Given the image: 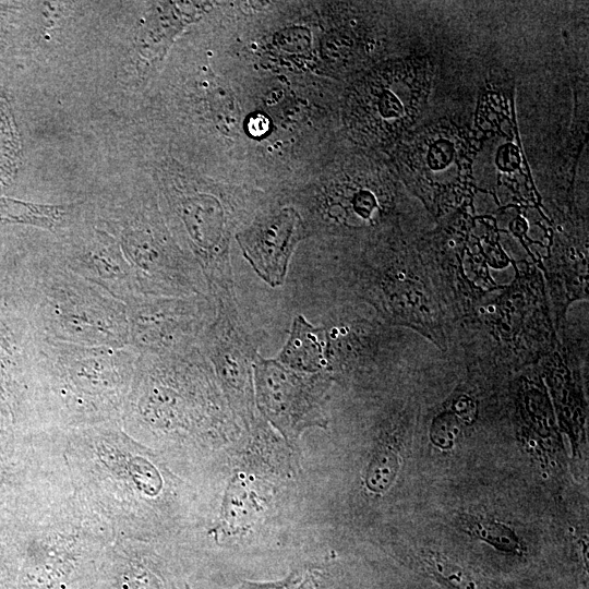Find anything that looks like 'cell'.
Here are the masks:
<instances>
[{
  "label": "cell",
  "mask_w": 589,
  "mask_h": 589,
  "mask_svg": "<svg viewBox=\"0 0 589 589\" xmlns=\"http://www.w3.org/2000/svg\"><path fill=\"white\" fill-rule=\"evenodd\" d=\"M58 433L74 492L115 538L157 539L177 494L156 452L120 422Z\"/></svg>",
  "instance_id": "cell-1"
},
{
  "label": "cell",
  "mask_w": 589,
  "mask_h": 589,
  "mask_svg": "<svg viewBox=\"0 0 589 589\" xmlns=\"http://www.w3.org/2000/svg\"><path fill=\"white\" fill-rule=\"evenodd\" d=\"M215 377L199 344L167 354H140L122 429L154 452L168 442L202 438L217 420Z\"/></svg>",
  "instance_id": "cell-2"
},
{
  "label": "cell",
  "mask_w": 589,
  "mask_h": 589,
  "mask_svg": "<svg viewBox=\"0 0 589 589\" xmlns=\"http://www.w3.org/2000/svg\"><path fill=\"white\" fill-rule=\"evenodd\" d=\"M36 389L45 431L120 422L140 352L45 341Z\"/></svg>",
  "instance_id": "cell-3"
},
{
  "label": "cell",
  "mask_w": 589,
  "mask_h": 589,
  "mask_svg": "<svg viewBox=\"0 0 589 589\" xmlns=\"http://www.w3.org/2000/svg\"><path fill=\"white\" fill-rule=\"evenodd\" d=\"M22 531L19 589L67 587L116 539L74 490L36 512Z\"/></svg>",
  "instance_id": "cell-4"
},
{
  "label": "cell",
  "mask_w": 589,
  "mask_h": 589,
  "mask_svg": "<svg viewBox=\"0 0 589 589\" xmlns=\"http://www.w3.org/2000/svg\"><path fill=\"white\" fill-rule=\"evenodd\" d=\"M40 318L46 340L77 346L130 345L127 304L68 267H47Z\"/></svg>",
  "instance_id": "cell-5"
},
{
  "label": "cell",
  "mask_w": 589,
  "mask_h": 589,
  "mask_svg": "<svg viewBox=\"0 0 589 589\" xmlns=\"http://www.w3.org/2000/svg\"><path fill=\"white\" fill-rule=\"evenodd\" d=\"M125 304L130 346L140 354H167L197 345L215 313L211 296H139Z\"/></svg>",
  "instance_id": "cell-6"
},
{
  "label": "cell",
  "mask_w": 589,
  "mask_h": 589,
  "mask_svg": "<svg viewBox=\"0 0 589 589\" xmlns=\"http://www.w3.org/2000/svg\"><path fill=\"white\" fill-rule=\"evenodd\" d=\"M214 301V316L203 330L199 346L228 397L238 408L247 409L259 346L242 321L236 296Z\"/></svg>",
  "instance_id": "cell-7"
},
{
  "label": "cell",
  "mask_w": 589,
  "mask_h": 589,
  "mask_svg": "<svg viewBox=\"0 0 589 589\" xmlns=\"http://www.w3.org/2000/svg\"><path fill=\"white\" fill-rule=\"evenodd\" d=\"M254 376L259 404L280 429L296 431L321 423L323 373L296 371L259 353L254 362Z\"/></svg>",
  "instance_id": "cell-8"
},
{
  "label": "cell",
  "mask_w": 589,
  "mask_h": 589,
  "mask_svg": "<svg viewBox=\"0 0 589 589\" xmlns=\"http://www.w3.org/2000/svg\"><path fill=\"white\" fill-rule=\"evenodd\" d=\"M302 218L293 207L257 217L236 235L245 260L272 287L281 286L293 251L303 238Z\"/></svg>",
  "instance_id": "cell-9"
},
{
  "label": "cell",
  "mask_w": 589,
  "mask_h": 589,
  "mask_svg": "<svg viewBox=\"0 0 589 589\" xmlns=\"http://www.w3.org/2000/svg\"><path fill=\"white\" fill-rule=\"evenodd\" d=\"M325 335L322 326H314L304 316L293 318L287 342L276 360L286 366L308 373L326 368Z\"/></svg>",
  "instance_id": "cell-10"
},
{
  "label": "cell",
  "mask_w": 589,
  "mask_h": 589,
  "mask_svg": "<svg viewBox=\"0 0 589 589\" xmlns=\"http://www.w3.org/2000/svg\"><path fill=\"white\" fill-rule=\"evenodd\" d=\"M63 214L64 209L60 206L33 204L0 196V223L52 228L61 220Z\"/></svg>",
  "instance_id": "cell-11"
},
{
  "label": "cell",
  "mask_w": 589,
  "mask_h": 589,
  "mask_svg": "<svg viewBox=\"0 0 589 589\" xmlns=\"http://www.w3.org/2000/svg\"><path fill=\"white\" fill-rule=\"evenodd\" d=\"M397 468V459L392 450L380 452L369 469L368 484L370 489L381 491L392 482Z\"/></svg>",
  "instance_id": "cell-12"
},
{
  "label": "cell",
  "mask_w": 589,
  "mask_h": 589,
  "mask_svg": "<svg viewBox=\"0 0 589 589\" xmlns=\"http://www.w3.org/2000/svg\"><path fill=\"white\" fill-rule=\"evenodd\" d=\"M454 156L455 149L453 143L446 140H440L430 147L428 164L434 170H442L452 164Z\"/></svg>",
  "instance_id": "cell-13"
},
{
  "label": "cell",
  "mask_w": 589,
  "mask_h": 589,
  "mask_svg": "<svg viewBox=\"0 0 589 589\" xmlns=\"http://www.w3.org/2000/svg\"><path fill=\"white\" fill-rule=\"evenodd\" d=\"M520 161L521 158L518 147L514 144H504L496 153V166L503 171H514L519 167Z\"/></svg>",
  "instance_id": "cell-14"
},
{
  "label": "cell",
  "mask_w": 589,
  "mask_h": 589,
  "mask_svg": "<svg viewBox=\"0 0 589 589\" xmlns=\"http://www.w3.org/2000/svg\"><path fill=\"white\" fill-rule=\"evenodd\" d=\"M308 579L301 575H291L287 579L272 584L247 582L235 589H304Z\"/></svg>",
  "instance_id": "cell-15"
},
{
  "label": "cell",
  "mask_w": 589,
  "mask_h": 589,
  "mask_svg": "<svg viewBox=\"0 0 589 589\" xmlns=\"http://www.w3.org/2000/svg\"><path fill=\"white\" fill-rule=\"evenodd\" d=\"M383 113L386 116H399L402 111V107L393 95L387 94L382 101Z\"/></svg>",
  "instance_id": "cell-16"
},
{
  "label": "cell",
  "mask_w": 589,
  "mask_h": 589,
  "mask_svg": "<svg viewBox=\"0 0 589 589\" xmlns=\"http://www.w3.org/2000/svg\"><path fill=\"white\" fill-rule=\"evenodd\" d=\"M8 351V344L5 338V332L2 328V325L0 323V399L5 402V394H4V384L3 378L1 374L2 369V361L5 357H3V353Z\"/></svg>",
  "instance_id": "cell-17"
}]
</instances>
